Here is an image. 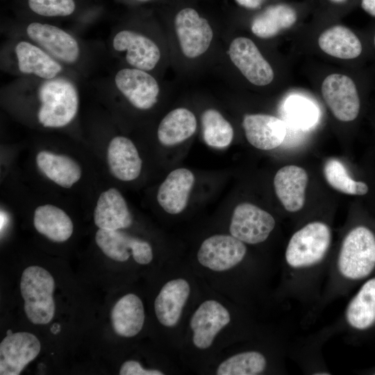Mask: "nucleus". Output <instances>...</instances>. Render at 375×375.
Wrapping results in <instances>:
<instances>
[{"label": "nucleus", "mask_w": 375, "mask_h": 375, "mask_svg": "<svg viewBox=\"0 0 375 375\" xmlns=\"http://www.w3.org/2000/svg\"><path fill=\"white\" fill-rule=\"evenodd\" d=\"M308 181V174L301 167L286 165L277 171L274 178V190L287 211L295 212L303 208Z\"/></svg>", "instance_id": "obj_18"}, {"label": "nucleus", "mask_w": 375, "mask_h": 375, "mask_svg": "<svg viewBox=\"0 0 375 375\" xmlns=\"http://www.w3.org/2000/svg\"><path fill=\"white\" fill-rule=\"evenodd\" d=\"M190 292L189 282L183 278L171 279L162 287L154 301L155 314L160 324L172 328L178 323Z\"/></svg>", "instance_id": "obj_16"}, {"label": "nucleus", "mask_w": 375, "mask_h": 375, "mask_svg": "<svg viewBox=\"0 0 375 375\" xmlns=\"http://www.w3.org/2000/svg\"><path fill=\"white\" fill-rule=\"evenodd\" d=\"M324 175L327 183L335 190L347 194L364 195L369 190L366 183L351 178L343 163L330 158L324 166Z\"/></svg>", "instance_id": "obj_32"}, {"label": "nucleus", "mask_w": 375, "mask_h": 375, "mask_svg": "<svg viewBox=\"0 0 375 375\" xmlns=\"http://www.w3.org/2000/svg\"><path fill=\"white\" fill-rule=\"evenodd\" d=\"M144 319L142 301L133 293L122 297L111 311L113 330L124 338H131L138 334L143 327Z\"/></svg>", "instance_id": "obj_22"}, {"label": "nucleus", "mask_w": 375, "mask_h": 375, "mask_svg": "<svg viewBox=\"0 0 375 375\" xmlns=\"http://www.w3.org/2000/svg\"><path fill=\"white\" fill-rule=\"evenodd\" d=\"M266 0H235L237 3L247 9H257L260 8Z\"/></svg>", "instance_id": "obj_37"}, {"label": "nucleus", "mask_w": 375, "mask_h": 375, "mask_svg": "<svg viewBox=\"0 0 375 375\" xmlns=\"http://www.w3.org/2000/svg\"><path fill=\"white\" fill-rule=\"evenodd\" d=\"M203 137L210 147H228L233 138L231 124L217 110L208 109L201 115Z\"/></svg>", "instance_id": "obj_30"}, {"label": "nucleus", "mask_w": 375, "mask_h": 375, "mask_svg": "<svg viewBox=\"0 0 375 375\" xmlns=\"http://www.w3.org/2000/svg\"><path fill=\"white\" fill-rule=\"evenodd\" d=\"M112 46L117 51H126L127 62L141 70L153 69L160 58V51L153 40L132 31L118 32L113 38Z\"/></svg>", "instance_id": "obj_15"}, {"label": "nucleus", "mask_w": 375, "mask_h": 375, "mask_svg": "<svg viewBox=\"0 0 375 375\" xmlns=\"http://www.w3.org/2000/svg\"><path fill=\"white\" fill-rule=\"evenodd\" d=\"M134 238L119 230L99 228L95 235L96 243L103 253L118 262H124L129 258Z\"/></svg>", "instance_id": "obj_31"}, {"label": "nucleus", "mask_w": 375, "mask_h": 375, "mask_svg": "<svg viewBox=\"0 0 375 375\" xmlns=\"http://www.w3.org/2000/svg\"><path fill=\"white\" fill-rule=\"evenodd\" d=\"M26 33L56 60L72 64L78 58L80 48L76 40L56 26L33 22L27 26Z\"/></svg>", "instance_id": "obj_12"}, {"label": "nucleus", "mask_w": 375, "mask_h": 375, "mask_svg": "<svg viewBox=\"0 0 375 375\" xmlns=\"http://www.w3.org/2000/svg\"><path fill=\"white\" fill-rule=\"evenodd\" d=\"M320 49L328 55L340 59H353L362 52V44L349 28L333 26L324 31L318 38Z\"/></svg>", "instance_id": "obj_27"}, {"label": "nucleus", "mask_w": 375, "mask_h": 375, "mask_svg": "<svg viewBox=\"0 0 375 375\" xmlns=\"http://www.w3.org/2000/svg\"><path fill=\"white\" fill-rule=\"evenodd\" d=\"M31 10L45 17H64L73 13L75 10L74 0H28Z\"/></svg>", "instance_id": "obj_34"}, {"label": "nucleus", "mask_w": 375, "mask_h": 375, "mask_svg": "<svg viewBox=\"0 0 375 375\" xmlns=\"http://www.w3.org/2000/svg\"><path fill=\"white\" fill-rule=\"evenodd\" d=\"M228 55L233 63L252 84L265 86L273 81L272 67L249 38H235L230 44Z\"/></svg>", "instance_id": "obj_10"}, {"label": "nucleus", "mask_w": 375, "mask_h": 375, "mask_svg": "<svg viewBox=\"0 0 375 375\" xmlns=\"http://www.w3.org/2000/svg\"><path fill=\"white\" fill-rule=\"evenodd\" d=\"M94 222L99 228L107 230H119L131 226L132 215L118 190L112 188L100 194L94 210Z\"/></svg>", "instance_id": "obj_20"}, {"label": "nucleus", "mask_w": 375, "mask_h": 375, "mask_svg": "<svg viewBox=\"0 0 375 375\" xmlns=\"http://www.w3.org/2000/svg\"><path fill=\"white\" fill-rule=\"evenodd\" d=\"M374 374H375V373H374Z\"/></svg>", "instance_id": "obj_41"}, {"label": "nucleus", "mask_w": 375, "mask_h": 375, "mask_svg": "<svg viewBox=\"0 0 375 375\" xmlns=\"http://www.w3.org/2000/svg\"><path fill=\"white\" fill-rule=\"evenodd\" d=\"M231 320L230 312L220 302L214 299L203 301L190 320L194 347L201 350L210 348L216 336Z\"/></svg>", "instance_id": "obj_8"}, {"label": "nucleus", "mask_w": 375, "mask_h": 375, "mask_svg": "<svg viewBox=\"0 0 375 375\" xmlns=\"http://www.w3.org/2000/svg\"><path fill=\"white\" fill-rule=\"evenodd\" d=\"M15 53L18 69L23 74L49 80L62 71L61 65L51 55L30 42H18Z\"/></svg>", "instance_id": "obj_23"}, {"label": "nucleus", "mask_w": 375, "mask_h": 375, "mask_svg": "<svg viewBox=\"0 0 375 375\" xmlns=\"http://www.w3.org/2000/svg\"><path fill=\"white\" fill-rule=\"evenodd\" d=\"M268 360L259 351L249 350L234 354L217 367V375H258L267 369Z\"/></svg>", "instance_id": "obj_29"}, {"label": "nucleus", "mask_w": 375, "mask_h": 375, "mask_svg": "<svg viewBox=\"0 0 375 375\" xmlns=\"http://www.w3.org/2000/svg\"><path fill=\"white\" fill-rule=\"evenodd\" d=\"M36 164L48 178L62 188H71L81 176L79 165L67 156L41 151L37 154Z\"/></svg>", "instance_id": "obj_25"}, {"label": "nucleus", "mask_w": 375, "mask_h": 375, "mask_svg": "<svg viewBox=\"0 0 375 375\" xmlns=\"http://www.w3.org/2000/svg\"><path fill=\"white\" fill-rule=\"evenodd\" d=\"M247 251L245 243L233 235L217 234L201 243L197 257L203 267L214 272H224L240 264Z\"/></svg>", "instance_id": "obj_6"}, {"label": "nucleus", "mask_w": 375, "mask_h": 375, "mask_svg": "<svg viewBox=\"0 0 375 375\" xmlns=\"http://www.w3.org/2000/svg\"><path fill=\"white\" fill-rule=\"evenodd\" d=\"M242 126L248 142L261 150H271L280 146L286 135L285 123L269 115L253 114L244 117Z\"/></svg>", "instance_id": "obj_17"}, {"label": "nucleus", "mask_w": 375, "mask_h": 375, "mask_svg": "<svg viewBox=\"0 0 375 375\" xmlns=\"http://www.w3.org/2000/svg\"><path fill=\"white\" fill-rule=\"evenodd\" d=\"M40 350V342L35 335L8 331L0 344V374H20Z\"/></svg>", "instance_id": "obj_11"}, {"label": "nucleus", "mask_w": 375, "mask_h": 375, "mask_svg": "<svg viewBox=\"0 0 375 375\" xmlns=\"http://www.w3.org/2000/svg\"><path fill=\"white\" fill-rule=\"evenodd\" d=\"M108 167L119 180L131 181L137 178L142 169V160L133 142L124 136L113 138L107 153Z\"/></svg>", "instance_id": "obj_21"}, {"label": "nucleus", "mask_w": 375, "mask_h": 375, "mask_svg": "<svg viewBox=\"0 0 375 375\" xmlns=\"http://www.w3.org/2000/svg\"><path fill=\"white\" fill-rule=\"evenodd\" d=\"M176 33L183 53L189 58L203 54L213 38L212 29L206 19L193 8L181 10L174 19Z\"/></svg>", "instance_id": "obj_7"}, {"label": "nucleus", "mask_w": 375, "mask_h": 375, "mask_svg": "<svg viewBox=\"0 0 375 375\" xmlns=\"http://www.w3.org/2000/svg\"><path fill=\"white\" fill-rule=\"evenodd\" d=\"M297 18V10L292 6L275 3L266 7L253 18L251 29L258 38H270L292 27Z\"/></svg>", "instance_id": "obj_24"}, {"label": "nucleus", "mask_w": 375, "mask_h": 375, "mask_svg": "<svg viewBox=\"0 0 375 375\" xmlns=\"http://www.w3.org/2000/svg\"><path fill=\"white\" fill-rule=\"evenodd\" d=\"M344 324L356 333H365L375 327V275L362 282L347 303Z\"/></svg>", "instance_id": "obj_14"}, {"label": "nucleus", "mask_w": 375, "mask_h": 375, "mask_svg": "<svg viewBox=\"0 0 375 375\" xmlns=\"http://www.w3.org/2000/svg\"><path fill=\"white\" fill-rule=\"evenodd\" d=\"M375 272V233L360 225L344 235L337 256L329 265V281L325 296L344 295L353 285L372 276Z\"/></svg>", "instance_id": "obj_2"}, {"label": "nucleus", "mask_w": 375, "mask_h": 375, "mask_svg": "<svg viewBox=\"0 0 375 375\" xmlns=\"http://www.w3.org/2000/svg\"><path fill=\"white\" fill-rule=\"evenodd\" d=\"M55 282L51 274L40 266L26 268L20 281V292L24 311L31 322L46 324L55 313L53 291Z\"/></svg>", "instance_id": "obj_4"}, {"label": "nucleus", "mask_w": 375, "mask_h": 375, "mask_svg": "<svg viewBox=\"0 0 375 375\" xmlns=\"http://www.w3.org/2000/svg\"><path fill=\"white\" fill-rule=\"evenodd\" d=\"M41 106L39 122L44 127L60 128L75 117L79 105L78 92L74 84L63 78L46 81L39 90Z\"/></svg>", "instance_id": "obj_3"}, {"label": "nucleus", "mask_w": 375, "mask_h": 375, "mask_svg": "<svg viewBox=\"0 0 375 375\" xmlns=\"http://www.w3.org/2000/svg\"><path fill=\"white\" fill-rule=\"evenodd\" d=\"M194 183L193 173L185 168L171 172L159 187L157 200L169 214L181 212L186 207Z\"/></svg>", "instance_id": "obj_19"}, {"label": "nucleus", "mask_w": 375, "mask_h": 375, "mask_svg": "<svg viewBox=\"0 0 375 375\" xmlns=\"http://www.w3.org/2000/svg\"><path fill=\"white\" fill-rule=\"evenodd\" d=\"M323 98L338 120H354L360 111V99L356 86L349 76L340 74L327 76L322 85Z\"/></svg>", "instance_id": "obj_9"}, {"label": "nucleus", "mask_w": 375, "mask_h": 375, "mask_svg": "<svg viewBox=\"0 0 375 375\" xmlns=\"http://www.w3.org/2000/svg\"><path fill=\"white\" fill-rule=\"evenodd\" d=\"M332 242V231L325 222H309L297 231L287 244L284 270L287 292L297 297L314 291Z\"/></svg>", "instance_id": "obj_1"}, {"label": "nucleus", "mask_w": 375, "mask_h": 375, "mask_svg": "<svg viewBox=\"0 0 375 375\" xmlns=\"http://www.w3.org/2000/svg\"><path fill=\"white\" fill-rule=\"evenodd\" d=\"M197 125L193 112L184 108H176L160 122L157 132L158 140L165 146L179 144L194 133Z\"/></svg>", "instance_id": "obj_28"}, {"label": "nucleus", "mask_w": 375, "mask_h": 375, "mask_svg": "<svg viewBox=\"0 0 375 375\" xmlns=\"http://www.w3.org/2000/svg\"><path fill=\"white\" fill-rule=\"evenodd\" d=\"M131 256L137 263L147 265L153 260L152 247L148 242L135 238L131 249Z\"/></svg>", "instance_id": "obj_35"}, {"label": "nucleus", "mask_w": 375, "mask_h": 375, "mask_svg": "<svg viewBox=\"0 0 375 375\" xmlns=\"http://www.w3.org/2000/svg\"><path fill=\"white\" fill-rule=\"evenodd\" d=\"M285 110L292 123L300 127H308L317 118L315 106L301 97H292L286 101Z\"/></svg>", "instance_id": "obj_33"}, {"label": "nucleus", "mask_w": 375, "mask_h": 375, "mask_svg": "<svg viewBox=\"0 0 375 375\" xmlns=\"http://www.w3.org/2000/svg\"><path fill=\"white\" fill-rule=\"evenodd\" d=\"M276 226L274 217L250 203H242L234 209L229 231L231 235L249 244L265 241Z\"/></svg>", "instance_id": "obj_5"}, {"label": "nucleus", "mask_w": 375, "mask_h": 375, "mask_svg": "<svg viewBox=\"0 0 375 375\" xmlns=\"http://www.w3.org/2000/svg\"><path fill=\"white\" fill-rule=\"evenodd\" d=\"M33 224L38 232L56 242L67 240L74 230L72 221L67 214L50 204L40 206L35 210Z\"/></svg>", "instance_id": "obj_26"}, {"label": "nucleus", "mask_w": 375, "mask_h": 375, "mask_svg": "<svg viewBox=\"0 0 375 375\" xmlns=\"http://www.w3.org/2000/svg\"><path fill=\"white\" fill-rule=\"evenodd\" d=\"M117 89L135 108L148 110L157 102L159 85L147 71L136 68H124L115 76Z\"/></svg>", "instance_id": "obj_13"}, {"label": "nucleus", "mask_w": 375, "mask_h": 375, "mask_svg": "<svg viewBox=\"0 0 375 375\" xmlns=\"http://www.w3.org/2000/svg\"><path fill=\"white\" fill-rule=\"evenodd\" d=\"M374 45H375V35H374Z\"/></svg>", "instance_id": "obj_40"}, {"label": "nucleus", "mask_w": 375, "mask_h": 375, "mask_svg": "<svg viewBox=\"0 0 375 375\" xmlns=\"http://www.w3.org/2000/svg\"><path fill=\"white\" fill-rule=\"evenodd\" d=\"M349 0H327V1L333 5L340 6L347 3Z\"/></svg>", "instance_id": "obj_39"}, {"label": "nucleus", "mask_w": 375, "mask_h": 375, "mask_svg": "<svg viewBox=\"0 0 375 375\" xmlns=\"http://www.w3.org/2000/svg\"><path fill=\"white\" fill-rule=\"evenodd\" d=\"M120 375H163L164 372L156 369H145L135 360L124 362L119 369Z\"/></svg>", "instance_id": "obj_36"}, {"label": "nucleus", "mask_w": 375, "mask_h": 375, "mask_svg": "<svg viewBox=\"0 0 375 375\" xmlns=\"http://www.w3.org/2000/svg\"><path fill=\"white\" fill-rule=\"evenodd\" d=\"M361 7L367 14L375 17V0H361Z\"/></svg>", "instance_id": "obj_38"}]
</instances>
